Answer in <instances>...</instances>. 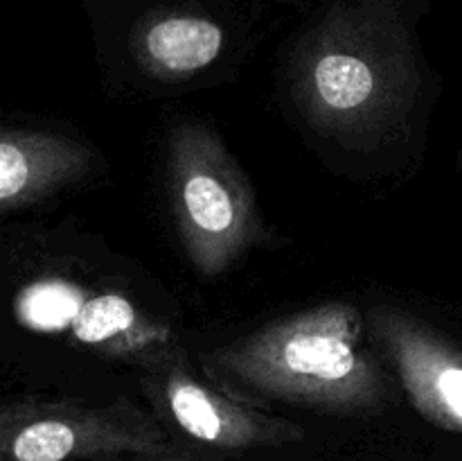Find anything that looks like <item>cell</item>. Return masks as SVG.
I'll list each match as a JSON object with an SVG mask.
<instances>
[{
    "mask_svg": "<svg viewBox=\"0 0 462 461\" xmlns=\"http://www.w3.org/2000/svg\"><path fill=\"white\" fill-rule=\"evenodd\" d=\"M415 0H325L296 57L311 120L365 134L397 120L418 84Z\"/></svg>",
    "mask_w": 462,
    "mask_h": 461,
    "instance_id": "cell-1",
    "label": "cell"
},
{
    "mask_svg": "<svg viewBox=\"0 0 462 461\" xmlns=\"http://www.w3.org/2000/svg\"><path fill=\"white\" fill-rule=\"evenodd\" d=\"M203 366L242 393L328 414L374 411L388 393L382 369L364 346V316L341 301L262 325L203 355Z\"/></svg>",
    "mask_w": 462,
    "mask_h": 461,
    "instance_id": "cell-2",
    "label": "cell"
},
{
    "mask_svg": "<svg viewBox=\"0 0 462 461\" xmlns=\"http://www.w3.org/2000/svg\"><path fill=\"white\" fill-rule=\"evenodd\" d=\"M170 188L180 242L201 274H224L260 238L255 193L210 127L180 122L174 129Z\"/></svg>",
    "mask_w": 462,
    "mask_h": 461,
    "instance_id": "cell-3",
    "label": "cell"
},
{
    "mask_svg": "<svg viewBox=\"0 0 462 461\" xmlns=\"http://www.w3.org/2000/svg\"><path fill=\"white\" fill-rule=\"evenodd\" d=\"M3 461H201L131 400H21L0 414Z\"/></svg>",
    "mask_w": 462,
    "mask_h": 461,
    "instance_id": "cell-4",
    "label": "cell"
},
{
    "mask_svg": "<svg viewBox=\"0 0 462 461\" xmlns=\"http://www.w3.org/2000/svg\"><path fill=\"white\" fill-rule=\"evenodd\" d=\"M370 325L415 409L438 428L462 432L460 348L395 307H373Z\"/></svg>",
    "mask_w": 462,
    "mask_h": 461,
    "instance_id": "cell-5",
    "label": "cell"
},
{
    "mask_svg": "<svg viewBox=\"0 0 462 461\" xmlns=\"http://www.w3.org/2000/svg\"><path fill=\"white\" fill-rule=\"evenodd\" d=\"M158 389L171 420L188 437L206 446L221 450H251L296 443L305 437L300 425L264 414L237 398L208 387L183 364H171Z\"/></svg>",
    "mask_w": 462,
    "mask_h": 461,
    "instance_id": "cell-6",
    "label": "cell"
},
{
    "mask_svg": "<svg viewBox=\"0 0 462 461\" xmlns=\"http://www.w3.org/2000/svg\"><path fill=\"white\" fill-rule=\"evenodd\" d=\"M27 312L39 324H57L72 328L79 342L99 348L106 355H140L161 346L167 339L162 325L143 319L126 298L116 294L81 298L63 285L34 292Z\"/></svg>",
    "mask_w": 462,
    "mask_h": 461,
    "instance_id": "cell-7",
    "label": "cell"
},
{
    "mask_svg": "<svg viewBox=\"0 0 462 461\" xmlns=\"http://www.w3.org/2000/svg\"><path fill=\"white\" fill-rule=\"evenodd\" d=\"M90 149L61 134L5 127L0 136V211L14 212L79 181Z\"/></svg>",
    "mask_w": 462,
    "mask_h": 461,
    "instance_id": "cell-8",
    "label": "cell"
},
{
    "mask_svg": "<svg viewBox=\"0 0 462 461\" xmlns=\"http://www.w3.org/2000/svg\"><path fill=\"white\" fill-rule=\"evenodd\" d=\"M226 30L217 18L194 9H153L134 30V50L156 77H188L221 54Z\"/></svg>",
    "mask_w": 462,
    "mask_h": 461,
    "instance_id": "cell-9",
    "label": "cell"
}]
</instances>
